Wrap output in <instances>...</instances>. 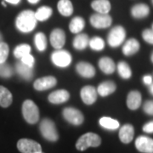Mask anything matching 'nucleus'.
I'll use <instances>...</instances> for the list:
<instances>
[{"label": "nucleus", "mask_w": 153, "mask_h": 153, "mask_svg": "<svg viewBox=\"0 0 153 153\" xmlns=\"http://www.w3.org/2000/svg\"><path fill=\"white\" fill-rule=\"evenodd\" d=\"M37 19L35 17V13L33 10H24L21 12L16 20V28L22 33H31L37 26Z\"/></svg>", "instance_id": "obj_1"}, {"label": "nucleus", "mask_w": 153, "mask_h": 153, "mask_svg": "<svg viewBox=\"0 0 153 153\" xmlns=\"http://www.w3.org/2000/svg\"><path fill=\"white\" fill-rule=\"evenodd\" d=\"M101 144V138L94 133H86L80 137L76 143V150L83 152L89 147H98Z\"/></svg>", "instance_id": "obj_2"}, {"label": "nucleus", "mask_w": 153, "mask_h": 153, "mask_svg": "<svg viewBox=\"0 0 153 153\" xmlns=\"http://www.w3.org/2000/svg\"><path fill=\"white\" fill-rule=\"evenodd\" d=\"M22 115L30 124H35L39 120V110L37 105L31 100H27L22 105Z\"/></svg>", "instance_id": "obj_3"}, {"label": "nucleus", "mask_w": 153, "mask_h": 153, "mask_svg": "<svg viewBox=\"0 0 153 153\" xmlns=\"http://www.w3.org/2000/svg\"><path fill=\"white\" fill-rule=\"evenodd\" d=\"M39 129H40L42 136L44 137L45 140L49 141H52V142L58 140L59 134L56 129L55 123L51 119L44 118L41 121L40 125H39Z\"/></svg>", "instance_id": "obj_4"}, {"label": "nucleus", "mask_w": 153, "mask_h": 153, "mask_svg": "<svg viewBox=\"0 0 153 153\" xmlns=\"http://www.w3.org/2000/svg\"><path fill=\"white\" fill-rule=\"evenodd\" d=\"M126 37V33L124 28L121 26L113 27L108 34L107 41L111 47H117L123 43Z\"/></svg>", "instance_id": "obj_5"}, {"label": "nucleus", "mask_w": 153, "mask_h": 153, "mask_svg": "<svg viewBox=\"0 0 153 153\" xmlns=\"http://www.w3.org/2000/svg\"><path fill=\"white\" fill-rule=\"evenodd\" d=\"M17 148L22 153H41L40 144L30 139H21L17 142Z\"/></svg>", "instance_id": "obj_6"}, {"label": "nucleus", "mask_w": 153, "mask_h": 153, "mask_svg": "<svg viewBox=\"0 0 153 153\" xmlns=\"http://www.w3.org/2000/svg\"><path fill=\"white\" fill-rule=\"evenodd\" d=\"M51 60L56 66L66 67L71 62V54L64 49H58L51 55Z\"/></svg>", "instance_id": "obj_7"}, {"label": "nucleus", "mask_w": 153, "mask_h": 153, "mask_svg": "<svg viewBox=\"0 0 153 153\" xmlns=\"http://www.w3.org/2000/svg\"><path fill=\"white\" fill-rule=\"evenodd\" d=\"M62 114H63L64 118L72 125H81L84 120L82 112L79 110L72 108V107L65 108L62 111Z\"/></svg>", "instance_id": "obj_8"}, {"label": "nucleus", "mask_w": 153, "mask_h": 153, "mask_svg": "<svg viewBox=\"0 0 153 153\" xmlns=\"http://www.w3.org/2000/svg\"><path fill=\"white\" fill-rule=\"evenodd\" d=\"M90 23L94 27L98 28V29H103V28L109 27L111 25L112 19L108 14H100L96 13L91 16Z\"/></svg>", "instance_id": "obj_9"}, {"label": "nucleus", "mask_w": 153, "mask_h": 153, "mask_svg": "<svg viewBox=\"0 0 153 153\" xmlns=\"http://www.w3.org/2000/svg\"><path fill=\"white\" fill-rule=\"evenodd\" d=\"M56 83H57V80L55 76H44L37 79L33 83V87L38 91H44L55 87Z\"/></svg>", "instance_id": "obj_10"}, {"label": "nucleus", "mask_w": 153, "mask_h": 153, "mask_svg": "<svg viewBox=\"0 0 153 153\" xmlns=\"http://www.w3.org/2000/svg\"><path fill=\"white\" fill-rule=\"evenodd\" d=\"M50 44L55 49H60L66 43V34L61 29H55L50 34Z\"/></svg>", "instance_id": "obj_11"}, {"label": "nucleus", "mask_w": 153, "mask_h": 153, "mask_svg": "<svg viewBox=\"0 0 153 153\" xmlns=\"http://www.w3.org/2000/svg\"><path fill=\"white\" fill-rule=\"evenodd\" d=\"M81 99L86 105L94 104L97 100V90L93 86L87 85L81 89Z\"/></svg>", "instance_id": "obj_12"}, {"label": "nucleus", "mask_w": 153, "mask_h": 153, "mask_svg": "<svg viewBox=\"0 0 153 153\" xmlns=\"http://www.w3.org/2000/svg\"><path fill=\"white\" fill-rule=\"evenodd\" d=\"M135 146L142 153H153V140L147 136H139L135 140Z\"/></svg>", "instance_id": "obj_13"}, {"label": "nucleus", "mask_w": 153, "mask_h": 153, "mask_svg": "<svg viewBox=\"0 0 153 153\" xmlns=\"http://www.w3.org/2000/svg\"><path fill=\"white\" fill-rule=\"evenodd\" d=\"M76 70L80 76L85 78H91L95 75V68L87 62H79L76 65Z\"/></svg>", "instance_id": "obj_14"}, {"label": "nucleus", "mask_w": 153, "mask_h": 153, "mask_svg": "<svg viewBox=\"0 0 153 153\" xmlns=\"http://www.w3.org/2000/svg\"><path fill=\"white\" fill-rule=\"evenodd\" d=\"M70 98V94L65 89L54 91L49 95V101L52 104H61L67 101Z\"/></svg>", "instance_id": "obj_15"}, {"label": "nucleus", "mask_w": 153, "mask_h": 153, "mask_svg": "<svg viewBox=\"0 0 153 153\" xmlns=\"http://www.w3.org/2000/svg\"><path fill=\"white\" fill-rule=\"evenodd\" d=\"M134 135V129L131 124L123 125L119 130V139L123 143L128 144L133 140Z\"/></svg>", "instance_id": "obj_16"}, {"label": "nucleus", "mask_w": 153, "mask_h": 153, "mask_svg": "<svg viewBox=\"0 0 153 153\" xmlns=\"http://www.w3.org/2000/svg\"><path fill=\"white\" fill-rule=\"evenodd\" d=\"M141 104V94L139 91H131L127 98V105L130 110H136Z\"/></svg>", "instance_id": "obj_17"}, {"label": "nucleus", "mask_w": 153, "mask_h": 153, "mask_svg": "<svg viewBox=\"0 0 153 153\" xmlns=\"http://www.w3.org/2000/svg\"><path fill=\"white\" fill-rule=\"evenodd\" d=\"M17 73L22 76V78H24L25 80L30 81L33 76V67L28 66L25 65L24 63H22V61L18 62L16 66Z\"/></svg>", "instance_id": "obj_18"}, {"label": "nucleus", "mask_w": 153, "mask_h": 153, "mask_svg": "<svg viewBox=\"0 0 153 153\" xmlns=\"http://www.w3.org/2000/svg\"><path fill=\"white\" fill-rule=\"evenodd\" d=\"M99 67L105 74H111L115 71L116 65L109 57H102L99 60Z\"/></svg>", "instance_id": "obj_19"}, {"label": "nucleus", "mask_w": 153, "mask_h": 153, "mask_svg": "<svg viewBox=\"0 0 153 153\" xmlns=\"http://www.w3.org/2000/svg\"><path fill=\"white\" fill-rule=\"evenodd\" d=\"M116 84L115 82H111V81H106V82L100 83L98 86L97 88V93L100 95V96H108L112 93H114L116 90Z\"/></svg>", "instance_id": "obj_20"}, {"label": "nucleus", "mask_w": 153, "mask_h": 153, "mask_svg": "<svg viewBox=\"0 0 153 153\" xmlns=\"http://www.w3.org/2000/svg\"><path fill=\"white\" fill-rule=\"evenodd\" d=\"M140 49V44L134 38L128 39L123 47V53L127 56L134 55Z\"/></svg>", "instance_id": "obj_21"}, {"label": "nucleus", "mask_w": 153, "mask_h": 153, "mask_svg": "<svg viewBox=\"0 0 153 153\" xmlns=\"http://www.w3.org/2000/svg\"><path fill=\"white\" fill-rule=\"evenodd\" d=\"M91 7L100 14H108L111 8L108 0H94L91 4Z\"/></svg>", "instance_id": "obj_22"}, {"label": "nucleus", "mask_w": 153, "mask_h": 153, "mask_svg": "<svg viewBox=\"0 0 153 153\" xmlns=\"http://www.w3.org/2000/svg\"><path fill=\"white\" fill-rule=\"evenodd\" d=\"M13 101L12 94L5 87L0 85V106L6 108L9 107Z\"/></svg>", "instance_id": "obj_23"}, {"label": "nucleus", "mask_w": 153, "mask_h": 153, "mask_svg": "<svg viewBox=\"0 0 153 153\" xmlns=\"http://www.w3.org/2000/svg\"><path fill=\"white\" fill-rule=\"evenodd\" d=\"M150 9L146 4H139L134 5L131 10V14L133 16L137 19H140L146 17L149 15Z\"/></svg>", "instance_id": "obj_24"}, {"label": "nucleus", "mask_w": 153, "mask_h": 153, "mask_svg": "<svg viewBox=\"0 0 153 153\" xmlns=\"http://www.w3.org/2000/svg\"><path fill=\"white\" fill-rule=\"evenodd\" d=\"M57 8L63 16H70L73 13V6L70 0H60L58 2Z\"/></svg>", "instance_id": "obj_25"}, {"label": "nucleus", "mask_w": 153, "mask_h": 153, "mask_svg": "<svg viewBox=\"0 0 153 153\" xmlns=\"http://www.w3.org/2000/svg\"><path fill=\"white\" fill-rule=\"evenodd\" d=\"M88 42H89V38L87 34L80 33V34L76 35L74 38L73 47L77 50H82L88 45Z\"/></svg>", "instance_id": "obj_26"}, {"label": "nucleus", "mask_w": 153, "mask_h": 153, "mask_svg": "<svg viewBox=\"0 0 153 153\" xmlns=\"http://www.w3.org/2000/svg\"><path fill=\"white\" fill-rule=\"evenodd\" d=\"M85 27V22L82 17H74L69 24V29L72 33H79Z\"/></svg>", "instance_id": "obj_27"}, {"label": "nucleus", "mask_w": 153, "mask_h": 153, "mask_svg": "<svg viewBox=\"0 0 153 153\" xmlns=\"http://www.w3.org/2000/svg\"><path fill=\"white\" fill-rule=\"evenodd\" d=\"M100 125L102 128L110 129V130H115L119 128V123L113 118L107 117H103L99 121Z\"/></svg>", "instance_id": "obj_28"}, {"label": "nucleus", "mask_w": 153, "mask_h": 153, "mask_svg": "<svg viewBox=\"0 0 153 153\" xmlns=\"http://www.w3.org/2000/svg\"><path fill=\"white\" fill-rule=\"evenodd\" d=\"M52 9L49 8L48 6H43L40 7L38 10L35 13V17L37 19V21L39 22H44L46 20H48L49 17L52 15Z\"/></svg>", "instance_id": "obj_29"}, {"label": "nucleus", "mask_w": 153, "mask_h": 153, "mask_svg": "<svg viewBox=\"0 0 153 153\" xmlns=\"http://www.w3.org/2000/svg\"><path fill=\"white\" fill-rule=\"evenodd\" d=\"M34 42L38 51H44L47 48V38L43 33H38L35 35Z\"/></svg>", "instance_id": "obj_30"}, {"label": "nucleus", "mask_w": 153, "mask_h": 153, "mask_svg": "<svg viewBox=\"0 0 153 153\" xmlns=\"http://www.w3.org/2000/svg\"><path fill=\"white\" fill-rule=\"evenodd\" d=\"M30 53H31V47L30 45L26 44H20L14 49V55L18 59H22L23 56L28 55Z\"/></svg>", "instance_id": "obj_31"}, {"label": "nucleus", "mask_w": 153, "mask_h": 153, "mask_svg": "<svg viewBox=\"0 0 153 153\" xmlns=\"http://www.w3.org/2000/svg\"><path fill=\"white\" fill-rule=\"evenodd\" d=\"M117 71H118L119 75L124 79H128L132 76V71L130 67L124 61H121L118 63Z\"/></svg>", "instance_id": "obj_32"}, {"label": "nucleus", "mask_w": 153, "mask_h": 153, "mask_svg": "<svg viewBox=\"0 0 153 153\" xmlns=\"http://www.w3.org/2000/svg\"><path fill=\"white\" fill-rule=\"evenodd\" d=\"M88 45L94 50L100 51L105 48V42L104 40L100 37H94L89 40Z\"/></svg>", "instance_id": "obj_33"}, {"label": "nucleus", "mask_w": 153, "mask_h": 153, "mask_svg": "<svg viewBox=\"0 0 153 153\" xmlns=\"http://www.w3.org/2000/svg\"><path fill=\"white\" fill-rule=\"evenodd\" d=\"M14 71L13 69L9 64H7L6 62L4 63H0V76L2 77H10L13 75Z\"/></svg>", "instance_id": "obj_34"}, {"label": "nucleus", "mask_w": 153, "mask_h": 153, "mask_svg": "<svg viewBox=\"0 0 153 153\" xmlns=\"http://www.w3.org/2000/svg\"><path fill=\"white\" fill-rule=\"evenodd\" d=\"M10 48L8 44L4 42L0 43V63H4L9 56Z\"/></svg>", "instance_id": "obj_35"}, {"label": "nucleus", "mask_w": 153, "mask_h": 153, "mask_svg": "<svg viewBox=\"0 0 153 153\" xmlns=\"http://www.w3.org/2000/svg\"><path fill=\"white\" fill-rule=\"evenodd\" d=\"M142 37L144 40L146 42H147L148 44H153V31L150 29L145 30L142 33Z\"/></svg>", "instance_id": "obj_36"}, {"label": "nucleus", "mask_w": 153, "mask_h": 153, "mask_svg": "<svg viewBox=\"0 0 153 153\" xmlns=\"http://www.w3.org/2000/svg\"><path fill=\"white\" fill-rule=\"evenodd\" d=\"M21 61L22 63H24L25 65H27L28 66H31V67H33V65H34V57L31 54H28V55L23 56L22 59H21Z\"/></svg>", "instance_id": "obj_37"}, {"label": "nucleus", "mask_w": 153, "mask_h": 153, "mask_svg": "<svg viewBox=\"0 0 153 153\" xmlns=\"http://www.w3.org/2000/svg\"><path fill=\"white\" fill-rule=\"evenodd\" d=\"M144 111L148 115H153V100H148L144 105Z\"/></svg>", "instance_id": "obj_38"}, {"label": "nucleus", "mask_w": 153, "mask_h": 153, "mask_svg": "<svg viewBox=\"0 0 153 153\" xmlns=\"http://www.w3.org/2000/svg\"><path fill=\"white\" fill-rule=\"evenodd\" d=\"M143 131L146 133H153V121H151L144 125Z\"/></svg>", "instance_id": "obj_39"}, {"label": "nucleus", "mask_w": 153, "mask_h": 153, "mask_svg": "<svg viewBox=\"0 0 153 153\" xmlns=\"http://www.w3.org/2000/svg\"><path fill=\"white\" fill-rule=\"evenodd\" d=\"M143 81H144V82H145L146 84L150 85V84L152 83V76H150V75L145 76L143 77Z\"/></svg>", "instance_id": "obj_40"}, {"label": "nucleus", "mask_w": 153, "mask_h": 153, "mask_svg": "<svg viewBox=\"0 0 153 153\" xmlns=\"http://www.w3.org/2000/svg\"><path fill=\"white\" fill-rule=\"evenodd\" d=\"M4 1L10 3L11 4H18L21 2V0H4Z\"/></svg>", "instance_id": "obj_41"}, {"label": "nucleus", "mask_w": 153, "mask_h": 153, "mask_svg": "<svg viewBox=\"0 0 153 153\" xmlns=\"http://www.w3.org/2000/svg\"><path fill=\"white\" fill-rule=\"evenodd\" d=\"M27 1L30 3V4H37V3L39 2V0H27Z\"/></svg>", "instance_id": "obj_42"}, {"label": "nucleus", "mask_w": 153, "mask_h": 153, "mask_svg": "<svg viewBox=\"0 0 153 153\" xmlns=\"http://www.w3.org/2000/svg\"><path fill=\"white\" fill-rule=\"evenodd\" d=\"M150 92H151V94H153V84L152 83V85L150 86Z\"/></svg>", "instance_id": "obj_43"}, {"label": "nucleus", "mask_w": 153, "mask_h": 153, "mask_svg": "<svg viewBox=\"0 0 153 153\" xmlns=\"http://www.w3.org/2000/svg\"><path fill=\"white\" fill-rule=\"evenodd\" d=\"M2 39H3V38H2V35H1V33H0V43L2 42Z\"/></svg>", "instance_id": "obj_44"}, {"label": "nucleus", "mask_w": 153, "mask_h": 153, "mask_svg": "<svg viewBox=\"0 0 153 153\" xmlns=\"http://www.w3.org/2000/svg\"><path fill=\"white\" fill-rule=\"evenodd\" d=\"M151 60H152V61L153 63V53L152 54V56H151Z\"/></svg>", "instance_id": "obj_45"}, {"label": "nucleus", "mask_w": 153, "mask_h": 153, "mask_svg": "<svg viewBox=\"0 0 153 153\" xmlns=\"http://www.w3.org/2000/svg\"><path fill=\"white\" fill-rule=\"evenodd\" d=\"M2 4H3V6L6 7V4H5V3H4V2H3V3H2Z\"/></svg>", "instance_id": "obj_46"}, {"label": "nucleus", "mask_w": 153, "mask_h": 153, "mask_svg": "<svg viewBox=\"0 0 153 153\" xmlns=\"http://www.w3.org/2000/svg\"><path fill=\"white\" fill-rule=\"evenodd\" d=\"M152 31H153V26H152Z\"/></svg>", "instance_id": "obj_47"}, {"label": "nucleus", "mask_w": 153, "mask_h": 153, "mask_svg": "<svg viewBox=\"0 0 153 153\" xmlns=\"http://www.w3.org/2000/svg\"><path fill=\"white\" fill-rule=\"evenodd\" d=\"M41 153H44V152H41Z\"/></svg>", "instance_id": "obj_48"}, {"label": "nucleus", "mask_w": 153, "mask_h": 153, "mask_svg": "<svg viewBox=\"0 0 153 153\" xmlns=\"http://www.w3.org/2000/svg\"><path fill=\"white\" fill-rule=\"evenodd\" d=\"M152 2H153V0H152Z\"/></svg>", "instance_id": "obj_49"}]
</instances>
